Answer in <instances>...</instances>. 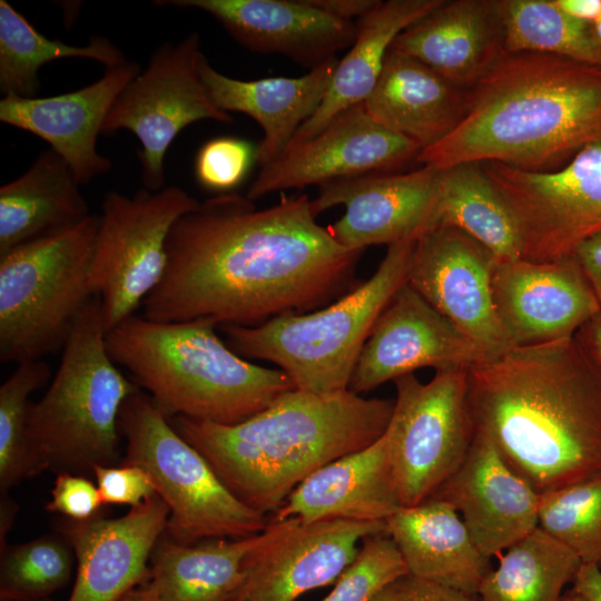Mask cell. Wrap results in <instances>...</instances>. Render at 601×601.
Returning a JSON list of instances; mask_svg holds the SVG:
<instances>
[{
  "label": "cell",
  "instance_id": "obj_1",
  "mask_svg": "<svg viewBox=\"0 0 601 601\" xmlns=\"http://www.w3.org/2000/svg\"><path fill=\"white\" fill-rule=\"evenodd\" d=\"M316 217L306 195L265 209L231 191L199 203L173 226L142 316L253 327L333 303L359 284L364 250L341 246Z\"/></svg>",
  "mask_w": 601,
  "mask_h": 601
},
{
  "label": "cell",
  "instance_id": "obj_2",
  "mask_svg": "<svg viewBox=\"0 0 601 601\" xmlns=\"http://www.w3.org/2000/svg\"><path fill=\"white\" fill-rule=\"evenodd\" d=\"M467 373L475 427L539 494L601 476V365L575 335Z\"/></svg>",
  "mask_w": 601,
  "mask_h": 601
},
{
  "label": "cell",
  "instance_id": "obj_3",
  "mask_svg": "<svg viewBox=\"0 0 601 601\" xmlns=\"http://www.w3.org/2000/svg\"><path fill=\"white\" fill-rule=\"evenodd\" d=\"M599 140L601 68L546 53L506 52L469 91L459 126L416 161L436 169L492 161L548 173Z\"/></svg>",
  "mask_w": 601,
  "mask_h": 601
},
{
  "label": "cell",
  "instance_id": "obj_4",
  "mask_svg": "<svg viewBox=\"0 0 601 601\" xmlns=\"http://www.w3.org/2000/svg\"><path fill=\"white\" fill-rule=\"evenodd\" d=\"M394 405L348 390L323 395L294 388L235 425L186 417L170 423L240 502L267 516L308 475L377 441Z\"/></svg>",
  "mask_w": 601,
  "mask_h": 601
},
{
  "label": "cell",
  "instance_id": "obj_5",
  "mask_svg": "<svg viewBox=\"0 0 601 601\" xmlns=\"http://www.w3.org/2000/svg\"><path fill=\"white\" fill-rule=\"evenodd\" d=\"M217 328L204 319L156 322L132 315L107 333L106 345L169 421L235 425L295 385L283 371L236 354Z\"/></svg>",
  "mask_w": 601,
  "mask_h": 601
},
{
  "label": "cell",
  "instance_id": "obj_6",
  "mask_svg": "<svg viewBox=\"0 0 601 601\" xmlns=\"http://www.w3.org/2000/svg\"><path fill=\"white\" fill-rule=\"evenodd\" d=\"M101 306L93 296L62 347L42 397L30 404L27 442L33 476L52 471L92 474L119 459V416L139 387L111 358Z\"/></svg>",
  "mask_w": 601,
  "mask_h": 601
},
{
  "label": "cell",
  "instance_id": "obj_7",
  "mask_svg": "<svg viewBox=\"0 0 601 601\" xmlns=\"http://www.w3.org/2000/svg\"><path fill=\"white\" fill-rule=\"evenodd\" d=\"M415 240L388 245L371 278L322 308L282 315L253 327L221 325L218 329L236 354L275 364L297 390L323 395L347 391L377 317L407 283Z\"/></svg>",
  "mask_w": 601,
  "mask_h": 601
},
{
  "label": "cell",
  "instance_id": "obj_8",
  "mask_svg": "<svg viewBox=\"0 0 601 601\" xmlns=\"http://www.w3.org/2000/svg\"><path fill=\"white\" fill-rule=\"evenodd\" d=\"M100 217L0 256V361L20 364L62 348L95 296L90 268Z\"/></svg>",
  "mask_w": 601,
  "mask_h": 601
},
{
  "label": "cell",
  "instance_id": "obj_9",
  "mask_svg": "<svg viewBox=\"0 0 601 601\" xmlns=\"http://www.w3.org/2000/svg\"><path fill=\"white\" fill-rule=\"evenodd\" d=\"M122 463L142 467L169 509L165 535L194 544L245 539L266 530V515L240 502L206 459L174 428L154 401L138 388L122 405Z\"/></svg>",
  "mask_w": 601,
  "mask_h": 601
},
{
  "label": "cell",
  "instance_id": "obj_10",
  "mask_svg": "<svg viewBox=\"0 0 601 601\" xmlns=\"http://www.w3.org/2000/svg\"><path fill=\"white\" fill-rule=\"evenodd\" d=\"M199 201L177 186L132 196L110 190L101 215L90 268V285L108 333L134 315L161 280L167 239L175 223Z\"/></svg>",
  "mask_w": 601,
  "mask_h": 601
},
{
  "label": "cell",
  "instance_id": "obj_11",
  "mask_svg": "<svg viewBox=\"0 0 601 601\" xmlns=\"http://www.w3.org/2000/svg\"><path fill=\"white\" fill-rule=\"evenodd\" d=\"M469 368L414 374L394 381L396 398L386 430L393 473L403 506L417 505L459 469L475 434Z\"/></svg>",
  "mask_w": 601,
  "mask_h": 601
},
{
  "label": "cell",
  "instance_id": "obj_12",
  "mask_svg": "<svg viewBox=\"0 0 601 601\" xmlns=\"http://www.w3.org/2000/svg\"><path fill=\"white\" fill-rule=\"evenodd\" d=\"M200 43L196 31L176 45L164 42L125 87L104 122L101 134L128 130L139 140L141 179L148 190L164 188L166 154L181 130L201 120L234 119L216 107L201 80Z\"/></svg>",
  "mask_w": 601,
  "mask_h": 601
},
{
  "label": "cell",
  "instance_id": "obj_13",
  "mask_svg": "<svg viewBox=\"0 0 601 601\" xmlns=\"http://www.w3.org/2000/svg\"><path fill=\"white\" fill-rule=\"evenodd\" d=\"M481 165L516 217L522 258L559 260L601 234V140L584 146L553 171H524L492 161Z\"/></svg>",
  "mask_w": 601,
  "mask_h": 601
},
{
  "label": "cell",
  "instance_id": "obj_14",
  "mask_svg": "<svg viewBox=\"0 0 601 601\" xmlns=\"http://www.w3.org/2000/svg\"><path fill=\"white\" fill-rule=\"evenodd\" d=\"M381 533L385 522L270 520L231 601H295L337 581L357 555V543Z\"/></svg>",
  "mask_w": 601,
  "mask_h": 601
},
{
  "label": "cell",
  "instance_id": "obj_15",
  "mask_svg": "<svg viewBox=\"0 0 601 601\" xmlns=\"http://www.w3.org/2000/svg\"><path fill=\"white\" fill-rule=\"evenodd\" d=\"M496 257L464 231L436 226L414 244L407 272L411 285L492 357L511 348L492 296Z\"/></svg>",
  "mask_w": 601,
  "mask_h": 601
},
{
  "label": "cell",
  "instance_id": "obj_16",
  "mask_svg": "<svg viewBox=\"0 0 601 601\" xmlns=\"http://www.w3.org/2000/svg\"><path fill=\"white\" fill-rule=\"evenodd\" d=\"M421 148L377 124L364 102L333 118L317 135L287 148L260 167L246 197L253 201L279 190L394 171L417 160Z\"/></svg>",
  "mask_w": 601,
  "mask_h": 601
},
{
  "label": "cell",
  "instance_id": "obj_17",
  "mask_svg": "<svg viewBox=\"0 0 601 601\" xmlns=\"http://www.w3.org/2000/svg\"><path fill=\"white\" fill-rule=\"evenodd\" d=\"M486 353L411 285L377 317L353 370L348 391L361 395L422 367L469 368Z\"/></svg>",
  "mask_w": 601,
  "mask_h": 601
},
{
  "label": "cell",
  "instance_id": "obj_18",
  "mask_svg": "<svg viewBox=\"0 0 601 601\" xmlns=\"http://www.w3.org/2000/svg\"><path fill=\"white\" fill-rule=\"evenodd\" d=\"M491 285L495 313L511 347L572 337L600 313L572 256L545 263L496 259Z\"/></svg>",
  "mask_w": 601,
  "mask_h": 601
},
{
  "label": "cell",
  "instance_id": "obj_19",
  "mask_svg": "<svg viewBox=\"0 0 601 601\" xmlns=\"http://www.w3.org/2000/svg\"><path fill=\"white\" fill-rule=\"evenodd\" d=\"M440 169L430 166L410 173H371L321 186L312 199L316 216L333 206L344 215L327 226L343 247L364 250L417 238L431 229Z\"/></svg>",
  "mask_w": 601,
  "mask_h": 601
},
{
  "label": "cell",
  "instance_id": "obj_20",
  "mask_svg": "<svg viewBox=\"0 0 601 601\" xmlns=\"http://www.w3.org/2000/svg\"><path fill=\"white\" fill-rule=\"evenodd\" d=\"M168 518V506L155 494L120 518L59 519L57 531L77 561L68 601H119L147 582V562L166 532Z\"/></svg>",
  "mask_w": 601,
  "mask_h": 601
},
{
  "label": "cell",
  "instance_id": "obj_21",
  "mask_svg": "<svg viewBox=\"0 0 601 601\" xmlns=\"http://www.w3.org/2000/svg\"><path fill=\"white\" fill-rule=\"evenodd\" d=\"M428 499L452 505L489 559L501 555L539 524L540 494L477 427L459 469Z\"/></svg>",
  "mask_w": 601,
  "mask_h": 601
},
{
  "label": "cell",
  "instance_id": "obj_22",
  "mask_svg": "<svg viewBox=\"0 0 601 601\" xmlns=\"http://www.w3.org/2000/svg\"><path fill=\"white\" fill-rule=\"evenodd\" d=\"M155 4L203 10L246 49L283 55L309 70L336 59L357 36L356 21L333 17L311 0H157Z\"/></svg>",
  "mask_w": 601,
  "mask_h": 601
},
{
  "label": "cell",
  "instance_id": "obj_23",
  "mask_svg": "<svg viewBox=\"0 0 601 601\" xmlns=\"http://www.w3.org/2000/svg\"><path fill=\"white\" fill-rule=\"evenodd\" d=\"M135 61L107 68L98 80L50 97L4 96L0 121L47 141L80 185L107 174L112 162L97 150L104 122L125 87L140 72Z\"/></svg>",
  "mask_w": 601,
  "mask_h": 601
},
{
  "label": "cell",
  "instance_id": "obj_24",
  "mask_svg": "<svg viewBox=\"0 0 601 601\" xmlns=\"http://www.w3.org/2000/svg\"><path fill=\"white\" fill-rule=\"evenodd\" d=\"M501 0H442L402 31L391 49L470 91L506 53Z\"/></svg>",
  "mask_w": 601,
  "mask_h": 601
},
{
  "label": "cell",
  "instance_id": "obj_25",
  "mask_svg": "<svg viewBox=\"0 0 601 601\" xmlns=\"http://www.w3.org/2000/svg\"><path fill=\"white\" fill-rule=\"evenodd\" d=\"M403 508L385 432L373 444L312 473L288 495L272 521L296 518L385 522Z\"/></svg>",
  "mask_w": 601,
  "mask_h": 601
},
{
  "label": "cell",
  "instance_id": "obj_26",
  "mask_svg": "<svg viewBox=\"0 0 601 601\" xmlns=\"http://www.w3.org/2000/svg\"><path fill=\"white\" fill-rule=\"evenodd\" d=\"M337 62L333 59L297 78L244 81L219 72L203 55L199 73L217 108L248 115L260 126L263 138L256 146V162L263 167L288 148L298 129L316 112Z\"/></svg>",
  "mask_w": 601,
  "mask_h": 601
},
{
  "label": "cell",
  "instance_id": "obj_27",
  "mask_svg": "<svg viewBox=\"0 0 601 601\" xmlns=\"http://www.w3.org/2000/svg\"><path fill=\"white\" fill-rule=\"evenodd\" d=\"M364 107L377 124L424 150L459 126L467 111L469 91L390 48Z\"/></svg>",
  "mask_w": 601,
  "mask_h": 601
},
{
  "label": "cell",
  "instance_id": "obj_28",
  "mask_svg": "<svg viewBox=\"0 0 601 601\" xmlns=\"http://www.w3.org/2000/svg\"><path fill=\"white\" fill-rule=\"evenodd\" d=\"M410 575L476 595L492 569L460 514L447 502L427 499L403 506L386 521Z\"/></svg>",
  "mask_w": 601,
  "mask_h": 601
},
{
  "label": "cell",
  "instance_id": "obj_29",
  "mask_svg": "<svg viewBox=\"0 0 601 601\" xmlns=\"http://www.w3.org/2000/svg\"><path fill=\"white\" fill-rule=\"evenodd\" d=\"M90 215L80 184L51 148L0 188V256L72 228Z\"/></svg>",
  "mask_w": 601,
  "mask_h": 601
},
{
  "label": "cell",
  "instance_id": "obj_30",
  "mask_svg": "<svg viewBox=\"0 0 601 601\" xmlns=\"http://www.w3.org/2000/svg\"><path fill=\"white\" fill-rule=\"evenodd\" d=\"M442 0H387L356 20L357 36L338 60L331 85L316 112L298 129L289 147L317 135L344 110L363 104L374 89L395 38Z\"/></svg>",
  "mask_w": 601,
  "mask_h": 601
},
{
  "label": "cell",
  "instance_id": "obj_31",
  "mask_svg": "<svg viewBox=\"0 0 601 601\" xmlns=\"http://www.w3.org/2000/svg\"><path fill=\"white\" fill-rule=\"evenodd\" d=\"M263 532L194 544L164 534L150 558L148 582L159 601H231L243 582L245 561Z\"/></svg>",
  "mask_w": 601,
  "mask_h": 601
},
{
  "label": "cell",
  "instance_id": "obj_32",
  "mask_svg": "<svg viewBox=\"0 0 601 601\" xmlns=\"http://www.w3.org/2000/svg\"><path fill=\"white\" fill-rule=\"evenodd\" d=\"M436 226L464 231L500 260L522 258L516 217L480 162L440 169L431 228Z\"/></svg>",
  "mask_w": 601,
  "mask_h": 601
},
{
  "label": "cell",
  "instance_id": "obj_33",
  "mask_svg": "<svg viewBox=\"0 0 601 601\" xmlns=\"http://www.w3.org/2000/svg\"><path fill=\"white\" fill-rule=\"evenodd\" d=\"M68 58L95 60L106 69L128 61L121 49L104 36H93L85 46L49 39L7 0H0V89L3 97H37L41 67Z\"/></svg>",
  "mask_w": 601,
  "mask_h": 601
},
{
  "label": "cell",
  "instance_id": "obj_34",
  "mask_svg": "<svg viewBox=\"0 0 601 601\" xmlns=\"http://www.w3.org/2000/svg\"><path fill=\"white\" fill-rule=\"evenodd\" d=\"M581 560L539 526L506 549L483 579L480 601H561Z\"/></svg>",
  "mask_w": 601,
  "mask_h": 601
},
{
  "label": "cell",
  "instance_id": "obj_35",
  "mask_svg": "<svg viewBox=\"0 0 601 601\" xmlns=\"http://www.w3.org/2000/svg\"><path fill=\"white\" fill-rule=\"evenodd\" d=\"M506 52H536L601 68V45L591 23L554 0H501Z\"/></svg>",
  "mask_w": 601,
  "mask_h": 601
},
{
  "label": "cell",
  "instance_id": "obj_36",
  "mask_svg": "<svg viewBox=\"0 0 601 601\" xmlns=\"http://www.w3.org/2000/svg\"><path fill=\"white\" fill-rule=\"evenodd\" d=\"M0 600L49 598L72 574L73 551L60 534H47L0 551Z\"/></svg>",
  "mask_w": 601,
  "mask_h": 601
},
{
  "label": "cell",
  "instance_id": "obj_37",
  "mask_svg": "<svg viewBox=\"0 0 601 601\" xmlns=\"http://www.w3.org/2000/svg\"><path fill=\"white\" fill-rule=\"evenodd\" d=\"M538 526L582 563L601 565V476L540 494Z\"/></svg>",
  "mask_w": 601,
  "mask_h": 601
},
{
  "label": "cell",
  "instance_id": "obj_38",
  "mask_svg": "<svg viewBox=\"0 0 601 601\" xmlns=\"http://www.w3.org/2000/svg\"><path fill=\"white\" fill-rule=\"evenodd\" d=\"M51 375L43 359L17 364L0 386V491L33 477L27 442L29 397Z\"/></svg>",
  "mask_w": 601,
  "mask_h": 601
},
{
  "label": "cell",
  "instance_id": "obj_39",
  "mask_svg": "<svg viewBox=\"0 0 601 601\" xmlns=\"http://www.w3.org/2000/svg\"><path fill=\"white\" fill-rule=\"evenodd\" d=\"M362 542L353 562L321 601H371L388 584L408 574L395 542L387 533L370 535Z\"/></svg>",
  "mask_w": 601,
  "mask_h": 601
},
{
  "label": "cell",
  "instance_id": "obj_40",
  "mask_svg": "<svg viewBox=\"0 0 601 601\" xmlns=\"http://www.w3.org/2000/svg\"><path fill=\"white\" fill-rule=\"evenodd\" d=\"M256 161V147L237 137H217L199 149L195 160V176L207 189L228 193L239 185L252 164Z\"/></svg>",
  "mask_w": 601,
  "mask_h": 601
},
{
  "label": "cell",
  "instance_id": "obj_41",
  "mask_svg": "<svg viewBox=\"0 0 601 601\" xmlns=\"http://www.w3.org/2000/svg\"><path fill=\"white\" fill-rule=\"evenodd\" d=\"M104 504H126L131 508L156 494L150 475L140 466L97 465L92 470Z\"/></svg>",
  "mask_w": 601,
  "mask_h": 601
},
{
  "label": "cell",
  "instance_id": "obj_42",
  "mask_svg": "<svg viewBox=\"0 0 601 601\" xmlns=\"http://www.w3.org/2000/svg\"><path fill=\"white\" fill-rule=\"evenodd\" d=\"M105 505L97 484L86 475L58 473L46 510L63 518L85 521L99 514Z\"/></svg>",
  "mask_w": 601,
  "mask_h": 601
},
{
  "label": "cell",
  "instance_id": "obj_43",
  "mask_svg": "<svg viewBox=\"0 0 601 601\" xmlns=\"http://www.w3.org/2000/svg\"><path fill=\"white\" fill-rule=\"evenodd\" d=\"M371 601H480V599L477 595L406 574L388 584Z\"/></svg>",
  "mask_w": 601,
  "mask_h": 601
},
{
  "label": "cell",
  "instance_id": "obj_44",
  "mask_svg": "<svg viewBox=\"0 0 601 601\" xmlns=\"http://www.w3.org/2000/svg\"><path fill=\"white\" fill-rule=\"evenodd\" d=\"M571 256L588 279L601 313V234L582 242Z\"/></svg>",
  "mask_w": 601,
  "mask_h": 601
},
{
  "label": "cell",
  "instance_id": "obj_45",
  "mask_svg": "<svg viewBox=\"0 0 601 601\" xmlns=\"http://www.w3.org/2000/svg\"><path fill=\"white\" fill-rule=\"evenodd\" d=\"M322 11L338 19L353 21L366 16L377 4L378 0H311Z\"/></svg>",
  "mask_w": 601,
  "mask_h": 601
},
{
  "label": "cell",
  "instance_id": "obj_46",
  "mask_svg": "<svg viewBox=\"0 0 601 601\" xmlns=\"http://www.w3.org/2000/svg\"><path fill=\"white\" fill-rule=\"evenodd\" d=\"M572 589L587 601H601V568L582 563L573 579Z\"/></svg>",
  "mask_w": 601,
  "mask_h": 601
},
{
  "label": "cell",
  "instance_id": "obj_47",
  "mask_svg": "<svg viewBox=\"0 0 601 601\" xmlns=\"http://www.w3.org/2000/svg\"><path fill=\"white\" fill-rule=\"evenodd\" d=\"M554 2L569 16L591 24L601 17V0H554Z\"/></svg>",
  "mask_w": 601,
  "mask_h": 601
},
{
  "label": "cell",
  "instance_id": "obj_48",
  "mask_svg": "<svg viewBox=\"0 0 601 601\" xmlns=\"http://www.w3.org/2000/svg\"><path fill=\"white\" fill-rule=\"evenodd\" d=\"M575 337L587 347L597 362L601 365V313L590 319Z\"/></svg>",
  "mask_w": 601,
  "mask_h": 601
},
{
  "label": "cell",
  "instance_id": "obj_49",
  "mask_svg": "<svg viewBox=\"0 0 601 601\" xmlns=\"http://www.w3.org/2000/svg\"><path fill=\"white\" fill-rule=\"evenodd\" d=\"M18 505L9 497L8 493H1L0 499V551L7 548V536L13 525Z\"/></svg>",
  "mask_w": 601,
  "mask_h": 601
},
{
  "label": "cell",
  "instance_id": "obj_50",
  "mask_svg": "<svg viewBox=\"0 0 601 601\" xmlns=\"http://www.w3.org/2000/svg\"><path fill=\"white\" fill-rule=\"evenodd\" d=\"M119 601H159L149 582L138 585L126 593Z\"/></svg>",
  "mask_w": 601,
  "mask_h": 601
},
{
  "label": "cell",
  "instance_id": "obj_51",
  "mask_svg": "<svg viewBox=\"0 0 601 601\" xmlns=\"http://www.w3.org/2000/svg\"><path fill=\"white\" fill-rule=\"evenodd\" d=\"M561 601H587L582 595L577 593L572 588L564 592Z\"/></svg>",
  "mask_w": 601,
  "mask_h": 601
},
{
  "label": "cell",
  "instance_id": "obj_52",
  "mask_svg": "<svg viewBox=\"0 0 601 601\" xmlns=\"http://www.w3.org/2000/svg\"><path fill=\"white\" fill-rule=\"evenodd\" d=\"M592 26H593L595 36L601 45V17L594 23H592Z\"/></svg>",
  "mask_w": 601,
  "mask_h": 601
},
{
  "label": "cell",
  "instance_id": "obj_53",
  "mask_svg": "<svg viewBox=\"0 0 601 601\" xmlns=\"http://www.w3.org/2000/svg\"><path fill=\"white\" fill-rule=\"evenodd\" d=\"M601 568V565H599Z\"/></svg>",
  "mask_w": 601,
  "mask_h": 601
}]
</instances>
